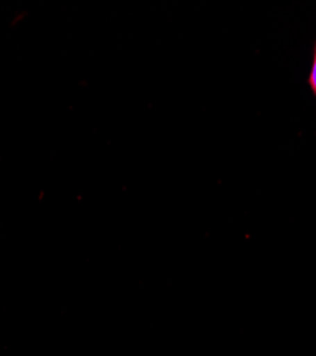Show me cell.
<instances>
[{"mask_svg": "<svg viewBox=\"0 0 316 356\" xmlns=\"http://www.w3.org/2000/svg\"><path fill=\"white\" fill-rule=\"evenodd\" d=\"M309 83L312 90L316 95V53H315V58H313V66H312V72H310V77H309Z\"/></svg>", "mask_w": 316, "mask_h": 356, "instance_id": "cell-1", "label": "cell"}]
</instances>
